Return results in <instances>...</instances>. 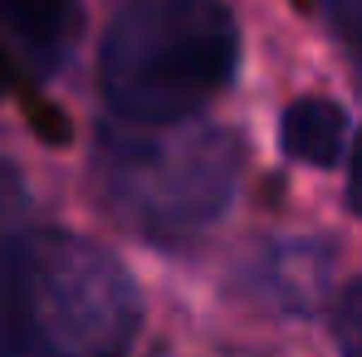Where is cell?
<instances>
[{
    "mask_svg": "<svg viewBox=\"0 0 362 357\" xmlns=\"http://www.w3.org/2000/svg\"><path fill=\"white\" fill-rule=\"evenodd\" d=\"M0 25L40 69H54L78 35V0H0Z\"/></svg>",
    "mask_w": 362,
    "mask_h": 357,
    "instance_id": "5b68a950",
    "label": "cell"
},
{
    "mask_svg": "<svg viewBox=\"0 0 362 357\" xmlns=\"http://www.w3.org/2000/svg\"><path fill=\"white\" fill-rule=\"evenodd\" d=\"M5 83H10V64H5V54H0V93H5Z\"/></svg>",
    "mask_w": 362,
    "mask_h": 357,
    "instance_id": "8fae6325",
    "label": "cell"
},
{
    "mask_svg": "<svg viewBox=\"0 0 362 357\" xmlns=\"http://www.w3.org/2000/svg\"><path fill=\"white\" fill-rule=\"evenodd\" d=\"M240 64L226 0H122L98 49V83L122 122L196 118Z\"/></svg>",
    "mask_w": 362,
    "mask_h": 357,
    "instance_id": "3957f363",
    "label": "cell"
},
{
    "mask_svg": "<svg viewBox=\"0 0 362 357\" xmlns=\"http://www.w3.org/2000/svg\"><path fill=\"white\" fill-rule=\"evenodd\" d=\"M348 137V113L328 98H299L279 118V147L303 167H333Z\"/></svg>",
    "mask_w": 362,
    "mask_h": 357,
    "instance_id": "8992f818",
    "label": "cell"
},
{
    "mask_svg": "<svg viewBox=\"0 0 362 357\" xmlns=\"http://www.w3.org/2000/svg\"><path fill=\"white\" fill-rule=\"evenodd\" d=\"M142 323L132 274L64 230L0 235V357H118Z\"/></svg>",
    "mask_w": 362,
    "mask_h": 357,
    "instance_id": "6da1fadb",
    "label": "cell"
},
{
    "mask_svg": "<svg viewBox=\"0 0 362 357\" xmlns=\"http://www.w3.org/2000/svg\"><path fill=\"white\" fill-rule=\"evenodd\" d=\"M333 333H338V353L343 357H362V279H353L343 289L338 313H333Z\"/></svg>",
    "mask_w": 362,
    "mask_h": 357,
    "instance_id": "ba28073f",
    "label": "cell"
},
{
    "mask_svg": "<svg viewBox=\"0 0 362 357\" xmlns=\"http://www.w3.org/2000/svg\"><path fill=\"white\" fill-rule=\"evenodd\" d=\"M25 206H30L25 177L0 157V235H10V230H20V226H25Z\"/></svg>",
    "mask_w": 362,
    "mask_h": 357,
    "instance_id": "9c48e42d",
    "label": "cell"
},
{
    "mask_svg": "<svg viewBox=\"0 0 362 357\" xmlns=\"http://www.w3.org/2000/svg\"><path fill=\"white\" fill-rule=\"evenodd\" d=\"M348 206L362 211V132L353 142V152H348Z\"/></svg>",
    "mask_w": 362,
    "mask_h": 357,
    "instance_id": "30bf717a",
    "label": "cell"
},
{
    "mask_svg": "<svg viewBox=\"0 0 362 357\" xmlns=\"http://www.w3.org/2000/svg\"><path fill=\"white\" fill-rule=\"evenodd\" d=\"M240 162V137L216 122H108L93 147V186L132 235L186 245L226 216Z\"/></svg>",
    "mask_w": 362,
    "mask_h": 357,
    "instance_id": "7a4b0ae2",
    "label": "cell"
},
{
    "mask_svg": "<svg viewBox=\"0 0 362 357\" xmlns=\"http://www.w3.org/2000/svg\"><path fill=\"white\" fill-rule=\"evenodd\" d=\"M328 35L343 45V54L353 64V74L362 78V0H313Z\"/></svg>",
    "mask_w": 362,
    "mask_h": 357,
    "instance_id": "52a82bcc",
    "label": "cell"
},
{
    "mask_svg": "<svg viewBox=\"0 0 362 357\" xmlns=\"http://www.w3.org/2000/svg\"><path fill=\"white\" fill-rule=\"evenodd\" d=\"M333 279V250L323 240H274L240 269V289L264 308L308 313Z\"/></svg>",
    "mask_w": 362,
    "mask_h": 357,
    "instance_id": "277c9868",
    "label": "cell"
}]
</instances>
